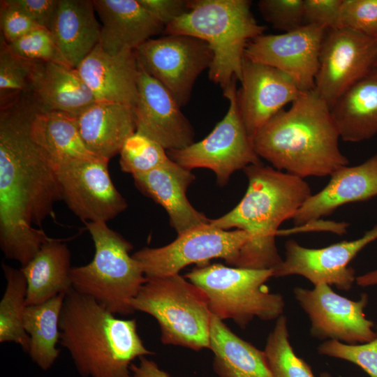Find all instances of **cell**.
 I'll use <instances>...</instances> for the list:
<instances>
[{"mask_svg": "<svg viewBox=\"0 0 377 377\" xmlns=\"http://www.w3.org/2000/svg\"><path fill=\"white\" fill-rule=\"evenodd\" d=\"M345 142H359L377 134V67L345 91L330 107Z\"/></svg>", "mask_w": 377, "mask_h": 377, "instance_id": "obj_26", "label": "cell"}, {"mask_svg": "<svg viewBox=\"0 0 377 377\" xmlns=\"http://www.w3.org/2000/svg\"><path fill=\"white\" fill-rule=\"evenodd\" d=\"M327 29L315 24L281 34L260 35L247 45L244 57L288 75L302 91L314 89L319 55Z\"/></svg>", "mask_w": 377, "mask_h": 377, "instance_id": "obj_15", "label": "cell"}, {"mask_svg": "<svg viewBox=\"0 0 377 377\" xmlns=\"http://www.w3.org/2000/svg\"><path fill=\"white\" fill-rule=\"evenodd\" d=\"M339 138L329 105L313 89L303 91L288 110L264 124L253 145L274 168L304 179L330 176L348 165Z\"/></svg>", "mask_w": 377, "mask_h": 377, "instance_id": "obj_2", "label": "cell"}, {"mask_svg": "<svg viewBox=\"0 0 377 377\" xmlns=\"http://www.w3.org/2000/svg\"><path fill=\"white\" fill-rule=\"evenodd\" d=\"M6 287L0 302V342H13L28 353L29 337L24 328L27 283L21 269L2 263Z\"/></svg>", "mask_w": 377, "mask_h": 377, "instance_id": "obj_31", "label": "cell"}, {"mask_svg": "<svg viewBox=\"0 0 377 377\" xmlns=\"http://www.w3.org/2000/svg\"><path fill=\"white\" fill-rule=\"evenodd\" d=\"M35 61L14 54L1 36L0 100L1 105L27 94Z\"/></svg>", "mask_w": 377, "mask_h": 377, "instance_id": "obj_34", "label": "cell"}, {"mask_svg": "<svg viewBox=\"0 0 377 377\" xmlns=\"http://www.w3.org/2000/svg\"><path fill=\"white\" fill-rule=\"evenodd\" d=\"M191 171L171 159L161 168L133 176L136 188L165 209L177 235L209 222L186 197V191L195 179Z\"/></svg>", "mask_w": 377, "mask_h": 377, "instance_id": "obj_21", "label": "cell"}, {"mask_svg": "<svg viewBox=\"0 0 377 377\" xmlns=\"http://www.w3.org/2000/svg\"><path fill=\"white\" fill-rule=\"evenodd\" d=\"M139 364L132 363L130 369L132 377H170L165 371L160 369L153 360L145 356L139 357Z\"/></svg>", "mask_w": 377, "mask_h": 377, "instance_id": "obj_43", "label": "cell"}, {"mask_svg": "<svg viewBox=\"0 0 377 377\" xmlns=\"http://www.w3.org/2000/svg\"><path fill=\"white\" fill-rule=\"evenodd\" d=\"M84 223L95 253L87 265L71 268L73 288L92 297L114 314L133 313L131 302L147 279L139 262L129 254L133 245L106 222Z\"/></svg>", "mask_w": 377, "mask_h": 377, "instance_id": "obj_6", "label": "cell"}, {"mask_svg": "<svg viewBox=\"0 0 377 377\" xmlns=\"http://www.w3.org/2000/svg\"><path fill=\"white\" fill-rule=\"evenodd\" d=\"M138 66L161 83L182 108L199 75L209 68L213 52L208 43L186 34L150 38L135 50Z\"/></svg>", "mask_w": 377, "mask_h": 377, "instance_id": "obj_11", "label": "cell"}, {"mask_svg": "<svg viewBox=\"0 0 377 377\" xmlns=\"http://www.w3.org/2000/svg\"><path fill=\"white\" fill-rule=\"evenodd\" d=\"M340 28L377 38V0H342Z\"/></svg>", "mask_w": 377, "mask_h": 377, "instance_id": "obj_38", "label": "cell"}, {"mask_svg": "<svg viewBox=\"0 0 377 377\" xmlns=\"http://www.w3.org/2000/svg\"><path fill=\"white\" fill-rule=\"evenodd\" d=\"M240 89L237 91L239 111L253 140L259 129L302 91L283 72L244 57Z\"/></svg>", "mask_w": 377, "mask_h": 377, "instance_id": "obj_18", "label": "cell"}, {"mask_svg": "<svg viewBox=\"0 0 377 377\" xmlns=\"http://www.w3.org/2000/svg\"><path fill=\"white\" fill-rule=\"evenodd\" d=\"M71 251L63 239L49 238L20 268L27 283L26 305L43 303L72 288Z\"/></svg>", "mask_w": 377, "mask_h": 377, "instance_id": "obj_27", "label": "cell"}, {"mask_svg": "<svg viewBox=\"0 0 377 377\" xmlns=\"http://www.w3.org/2000/svg\"><path fill=\"white\" fill-rule=\"evenodd\" d=\"M219 377H272L263 350L242 339L222 320L211 316L209 346Z\"/></svg>", "mask_w": 377, "mask_h": 377, "instance_id": "obj_28", "label": "cell"}, {"mask_svg": "<svg viewBox=\"0 0 377 377\" xmlns=\"http://www.w3.org/2000/svg\"><path fill=\"white\" fill-rule=\"evenodd\" d=\"M184 277L205 293L212 315L231 319L242 329L254 318L271 320L283 313V297L270 293L265 285L273 277L272 269L215 263L197 267Z\"/></svg>", "mask_w": 377, "mask_h": 377, "instance_id": "obj_8", "label": "cell"}, {"mask_svg": "<svg viewBox=\"0 0 377 377\" xmlns=\"http://www.w3.org/2000/svg\"><path fill=\"white\" fill-rule=\"evenodd\" d=\"M318 353L350 362L363 369L370 377H377V336L373 340L350 345L335 340L320 344Z\"/></svg>", "mask_w": 377, "mask_h": 377, "instance_id": "obj_36", "label": "cell"}, {"mask_svg": "<svg viewBox=\"0 0 377 377\" xmlns=\"http://www.w3.org/2000/svg\"><path fill=\"white\" fill-rule=\"evenodd\" d=\"M341 3L342 0H304V24L340 28Z\"/></svg>", "mask_w": 377, "mask_h": 377, "instance_id": "obj_40", "label": "cell"}, {"mask_svg": "<svg viewBox=\"0 0 377 377\" xmlns=\"http://www.w3.org/2000/svg\"><path fill=\"white\" fill-rule=\"evenodd\" d=\"M259 11L273 28L285 33L304 25V0H260Z\"/></svg>", "mask_w": 377, "mask_h": 377, "instance_id": "obj_37", "label": "cell"}, {"mask_svg": "<svg viewBox=\"0 0 377 377\" xmlns=\"http://www.w3.org/2000/svg\"><path fill=\"white\" fill-rule=\"evenodd\" d=\"M263 352L272 377H315L309 365L295 353L283 315L276 319Z\"/></svg>", "mask_w": 377, "mask_h": 377, "instance_id": "obj_32", "label": "cell"}, {"mask_svg": "<svg viewBox=\"0 0 377 377\" xmlns=\"http://www.w3.org/2000/svg\"><path fill=\"white\" fill-rule=\"evenodd\" d=\"M139 68L138 95L133 108L136 131L166 150L184 149L194 142L195 132L170 91Z\"/></svg>", "mask_w": 377, "mask_h": 377, "instance_id": "obj_17", "label": "cell"}, {"mask_svg": "<svg viewBox=\"0 0 377 377\" xmlns=\"http://www.w3.org/2000/svg\"><path fill=\"white\" fill-rule=\"evenodd\" d=\"M76 69L96 101L119 103L133 108L139 74L134 50L110 54L98 43Z\"/></svg>", "mask_w": 377, "mask_h": 377, "instance_id": "obj_20", "label": "cell"}, {"mask_svg": "<svg viewBox=\"0 0 377 377\" xmlns=\"http://www.w3.org/2000/svg\"><path fill=\"white\" fill-rule=\"evenodd\" d=\"M30 135L55 165L71 160L97 158L86 148L76 117L68 114L42 111L37 108L31 121Z\"/></svg>", "mask_w": 377, "mask_h": 377, "instance_id": "obj_29", "label": "cell"}, {"mask_svg": "<svg viewBox=\"0 0 377 377\" xmlns=\"http://www.w3.org/2000/svg\"><path fill=\"white\" fill-rule=\"evenodd\" d=\"M8 45L14 54L28 60L70 66L58 47L51 31L42 27L34 29Z\"/></svg>", "mask_w": 377, "mask_h": 377, "instance_id": "obj_35", "label": "cell"}, {"mask_svg": "<svg viewBox=\"0 0 377 377\" xmlns=\"http://www.w3.org/2000/svg\"><path fill=\"white\" fill-rule=\"evenodd\" d=\"M76 120L87 150L109 161L119 154L126 140L136 131L133 108L119 103L96 101Z\"/></svg>", "mask_w": 377, "mask_h": 377, "instance_id": "obj_24", "label": "cell"}, {"mask_svg": "<svg viewBox=\"0 0 377 377\" xmlns=\"http://www.w3.org/2000/svg\"><path fill=\"white\" fill-rule=\"evenodd\" d=\"M319 377H332V376L328 372H323V373L320 374Z\"/></svg>", "mask_w": 377, "mask_h": 377, "instance_id": "obj_45", "label": "cell"}, {"mask_svg": "<svg viewBox=\"0 0 377 377\" xmlns=\"http://www.w3.org/2000/svg\"><path fill=\"white\" fill-rule=\"evenodd\" d=\"M60 341L83 377H132L133 361L154 354L135 319H120L94 299L72 288L60 317Z\"/></svg>", "mask_w": 377, "mask_h": 377, "instance_id": "obj_4", "label": "cell"}, {"mask_svg": "<svg viewBox=\"0 0 377 377\" xmlns=\"http://www.w3.org/2000/svg\"><path fill=\"white\" fill-rule=\"evenodd\" d=\"M243 171L249 182L244 197L231 211L209 223L226 230L236 228L250 235L234 267L272 270L283 260L275 242L278 228L293 218L312 194L311 188L304 179L263 162Z\"/></svg>", "mask_w": 377, "mask_h": 377, "instance_id": "obj_3", "label": "cell"}, {"mask_svg": "<svg viewBox=\"0 0 377 377\" xmlns=\"http://www.w3.org/2000/svg\"><path fill=\"white\" fill-rule=\"evenodd\" d=\"M293 293L309 316L311 337L350 345L367 343L376 337L374 323L364 314L367 294L353 300L335 293L327 284L314 286L312 289L295 287Z\"/></svg>", "mask_w": 377, "mask_h": 377, "instance_id": "obj_12", "label": "cell"}, {"mask_svg": "<svg viewBox=\"0 0 377 377\" xmlns=\"http://www.w3.org/2000/svg\"><path fill=\"white\" fill-rule=\"evenodd\" d=\"M108 163L96 158L55 165L62 200L84 223L107 222L128 206L112 183Z\"/></svg>", "mask_w": 377, "mask_h": 377, "instance_id": "obj_13", "label": "cell"}, {"mask_svg": "<svg viewBox=\"0 0 377 377\" xmlns=\"http://www.w3.org/2000/svg\"><path fill=\"white\" fill-rule=\"evenodd\" d=\"M91 0H59L50 31L68 64L77 68L99 43L101 25Z\"/></svg>", "mask_w": 377, "mask_h": 377, "instance_id": "obj_25", "label": "cell"}, {"mask_svg": "<svg viewBox=\"0 0 377 377\" xmlns=\"http://www.w3.org/2000/svg\"><path fill=\"white\" fill-rule=\"evenodd\" d=\"M356 283L361 287L377 285V268L356 277Z\"/></svg>", "mask_w": 377, "mask_h": 377, "instance_id": "obj_44", "label": "cell"}, {"mask_svg": "<svg viewBox=\"0 0 377 377\" xmlns=\"http://www.w3.org/2000/svg\"><path fill=\"white\" fill-rule=\"evenodd\" d=\"M119 154L121 170L132 176L149 172L171 161L159 143L138 131L126 140Z\"/></svg>", "mask_w": 377, "mask_h": 377, "instance_id": "obj_33", "label": "cell"}, {"mask_svg": "<svg viewBox=\"0 0 377 377\" xmlns=\"http://www.w3.org/2000/svg\"><path fill=\"white\" fill-rule=\"evenodd\" d=\"M131 306L157 320L163 344L195 351L209 348L212 313L207 297L179 274L147 279Z\"/></svg>", "mask_w": 377, "mask_h": 377, "instance_id": "obj_7", "label": "cell"}, {"mask_svg": "<svg viewBox=\"0 0 377 377\" xmlns=\"http://www.w3.org/2000/svg\"><path fill=\"white\" fill-rule=\"evenodd\" d=\"M377 38L347 28L327 29L323 40L314 90L330 108L375 67Z\"/></svg>", "mask_w": 377, "mask_h": 377, "instance_id": "obj_14", "label": "cell"}, {"mask_svg": "<svg viewBox=\"0 0 377 377\" xmlns=\"http://www.w3.org/2000/svg\"><path fill=\"white\" fill-rule=\"evenodd\" d=\"M27 94L40 110L74 117L96 102L76 68L54 62L35 61Z\"/></svg>", "mask_w": 377, "mask_h": 377, "instance_id": "obj_23", "label": "cell"}, {"mask_svg": "<svg viewBox=\"0 0 377 377\" xmlns=\"http://www.w3.org/2000/svg\"><path fill=\"white\" fill-rule=\"evenodd\" d=\"M236 82L223 92L229 101L228 112L207 137L184 149L166 150L170 159L188 170L213 171L220 186L226 185L235 171L262 163L239 111Z\"/></svg>", "mask_w": 377, "mask_h": 377, "instance_id": "obj_9", "label": "cell"}, {"mask_svg": "<svg viewBox=\"0 0 377 377\" xmlns=\"http://www.w3.org/2000/svg\"><path fill=\"white\" fill-rule=\"evenodd\" d=\"M249 0H188V11L165 26V34H186L208 43L214 55L209 80L223 91L239 81L248 43L263 34Z\"/></svg>", "mask_w": 377, "mask_h": 377, "instance_id": "obj_5", "label": "cell"}, {"mask_svg": "<svg viewBox=\"0 0 377 377\" xmlns=\"http://www.w3.org/2000/svg\"><path fill=\"white\" fill-rule=\"evenodd\" d=\"M38 26L50 30L59 0H10Z\"/></svg>", "mask_w": 377, "mask_h": 377, "instance_id": "obj_41", "label": "cell"}, {"mask_svg": "<svg viewBox=\"0 0 377 377\" xmlns=\"http://www.w3.org/2000/svg\"><path fill=\"white\" fill-rule=\"evenodd\" d=\"M36 109L24 94L0 112V247L22 267L50 238L34 226L54 217V205L62 200L55 164L30 135Z\"/></svg>", "mask_w": 377, "mask_h": 377, "instance_id": "obj_1", "label": "cell"}, {"mask_svg": "<svg viewBox=\"0 0 377 377\" xmlns=\"http://www.w3.org/2000/svg\"><path fill=\"white\" fill-rule=\"evenodd\" d=\"M244 230H226L209 222L182 235L158 248L145 247L132 256L139 262L146 279L178 274L186 266L209 265L213 258H222L235 266L242 249L250 241Z\"/></svg>", "mask_w": 377, "mask_h": 377, "instance_id": "obj_10", "label": "cell"}, {"mask_svg": "<svg viewBox=\"0 0 377 377\" xmlns=\"http://www.w3.org/2000/svg\"><path fill=\"white\" fill-rule=\"evenodd\" d=\"M156 19L167 26L188 11V0H138Z\"/></svg>", "mask_w": 377, "mask_h": 377, "instance_id": "obj_42", "label": "cell"}, {"mask_svg": "<svg viewBox=\"0 0 377 377\" xmlns=\"http://www.w3.org/2000/svg\"><path fill=\"white\" fill-rule=\"evenodd\" d=\"M1 36L9 44L40 27L10 0L0 1Z\"/></svg>", "mask_w": 377, "mask_h": 377, "instance_id": "obj_39", "label": "cell"}, {"mask_svg": "<svg viewBox=\"0 0 377 377\" xmlns=\"http://www.w3.org/2000/svg\"><path fill=\"white\" fill-rule=\"evenodd\" d=\"M375 67H377V57H376V59Z\"/></svg>", "mask_w": 377, "mask_h": 377, "instance_id": "obj_46", "label": "cell"}, {"mask_svg": "<svg viewBox=\"0 0 377 377\" xmlns=\"http://www.w3.org/2000/svg\"><path fill=\"white\" fill-rule=\"evenodd\" d=\"M377 239V225L361 237L320 249L300 245L293 239L285 244V258L272 269L273 277L300 275L313 286L327 284L349 290L356 276L349 263L367 245Z\"/></svg>", "mask_w": 377, "mask_h": 377, "instance_id": "obj_16", "label": "cell"}, {"mask_svg": "<svg viewBox=\"0 0 377 377\" xmlns=\"http://www.w3.org/2000/svg\"><path fill=\"white\" fill-rule=\"evenodd\" d=\"M66 295L36 305L27 306L24 328L29 337L28 354L42 370L50 369L59 356L60 317Z\"/></svg>", "mask_w": 377, "mask_h": 377, "instance_id": "obj_30", "label": "cell"}, {"mask_svg": "<svg viewBox=\"0 0 377 377\" xmlns=\"http://www.w3.org/2000/svg\"><path fill=\"white\" fill-rule=\"evenodd\" d=\"M101 21L99 45L110 54L135 50L152 36L164 33L165 26L138 0H93Z\"/></svg>", "mask_w": 377, "mask_h": 377, "instance_id": "obj_22", "label": "cell"}, {"mask_svg": "<svg viewBox=\"0 0 377 377\" xmlns=\"http://www.w3.org/2000/svg\"><path fill=\"white\" fill-rule=\"evenodd\" d=\"M328 184L311 194L292 219L296 226L316 222L350 202L377 195V154L364 163L343 166L330 175Z\"/></svg>", "mask_w": 377, "mask_h": 377, "instance_id": "obj_19", "label": "cell"}]
</instances>
